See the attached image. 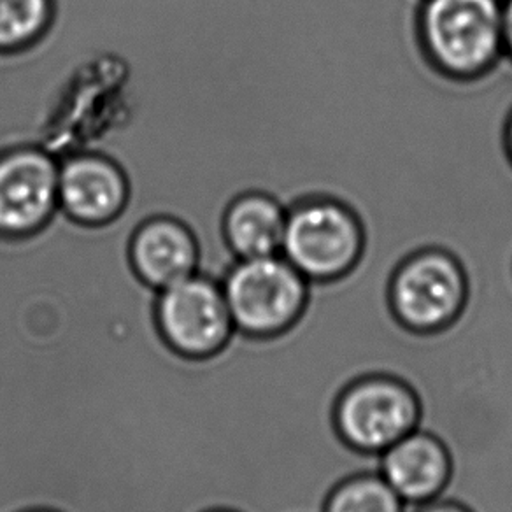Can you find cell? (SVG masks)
<instances>
[{
  "instance_id": "6da1fadb",
  "label": "cell",
  "mask_w": 512,
  "mask_h": 512,
  "mask_svg": "<svg viewBox=\"0 0 512 512\" xmlns=\"http://www.w3.org/2000/svg\"><path fill=\"white\" fill-rule=\"evenodd\" d=\"M418 36L435 71L483 78L505 55L502 0H423Z\"/></svg>"
},
{
  "instance_id": "7a4b0ae2",
  "label": "cell",
  "mask_w": 512,
  "mask_h": 512,
  "mask_svg": "<svg viewBox=\"0 0 512 512\" xmlns=\"http://www.w3.org/2000/svg\"><path fill=\"white\" fill-rule=\"evenodd\" d=\"M363 253L362 221L341 200L311 197L288 209L281 255L311 285L348 278L362 265Z\"/></svg>"
},
{
  "instance_id": "3957f363",
  "label": "cell",
  "mask_w": 512,
  "mask_h": 512,
  "mask_svg": "<svg viewBox=\"0 0 512 512\" xmlns=\"http://www.w3.org/2000/svg\"><path fill=\"white\" fill-rule=\"evenodd\" d=\"M221 286L235 332L253 341L292 328L311 299V283L283 255L242 258Z\"/></svg>"
},
{
  "instance_id": "277c9868",
  "label": "cell",
  "mask_w": 512,
  "mask_h": 512,
  "mask_svg": "<svg viewBox=\"0 0 512 512\" xmlns=\"http://www.w3.org/2000/svg\"><path fill=\"white\" fill-rule=\"evenodd\" d=\"M469 293V269L446 249L409 253L388 276L393 316L414 332H435L451 325L467 306Z\"/></svg>"
},
{
  "instance_id": "5b68a950",
  "label": "cell",
  "mask_w": 512,
  "mask_h": 512,
  "mask_svg": "<svg viewBox=\"0 0 512 512\" xmlns=\"http://www.w3.org/2000/svg\"><path fill=\"white\" fill-rule=\"evenodd\" d=\"M155 328L165 348L186 362L214 360L237 339L223 286L199 274L158 292Z\"/></svg>"
},
{
  "instance_id": "8992f818",
  "label": "cell",
  "mask_w": 512,
  "mask_h": 512,
  "mask_svg": "<svg viewBox=\"0 0 512 512\" xmlns=\"http://www.w3.org/2000/svg\"><path fill=\"white\" fill-rule=\"evenodd\" d=\"M334 420L348 446L365 455H381L420 428V400L399 377L370 374L342 390Z\"/></svg>"
},
{
  "instance_id": "52a82bcc",
  "label": "cell",
  "mask_w": 512,
  "mask_h": 512,
  "mask_svg": "<svg viewBox=\"0 0 512 512\" xmlns=\"http://www.w3.org/2000/svg\"><path fill=\"white\" fill-rule=\"evenodd\" d=\"M377 470L395 493L414 507L441 498L453 463L442 439L420 427L381 453Z\"/></svg>"
},
{
  "instance_id": "ba28073f",
  "label": "cell",
  "mask_w": 512,
  "mask_h": 512,
  "mask_svg": "<svg viewBox=\"0 0 512 512\" xmlns=\"http://www.w3.org/2000/svg\"><path fill=\"white\" fill-rule=\"evenodd\" d=\"M60 172L37 151H16L0 160V228L25 232L43 223L58 199Z\"/></svg>"
},
{
  "instance_id": "9c48e42d",
  "label": "cell",
  "mask_w": 512,
  "mask_h": 512,
  "mask_svg": "<svg viewBox=\"0 0 512 512\" xmlns=\"http://www.w3.org/2000/svg\"><path fill=\"white\" fill-rule=\"evenodd\" d=\"M130 256L137 278L157 292L197 274L199 264L192 235L171 220L144 225L132 242Z\"/></svg>"
},
{
  "instance_id": "30bf717a",
  "label": "cell",
  "mask_w": 512,
  "mask_h": 512,
  "mask_svg": "<svg viewBox=\"0 0 512 512\" xmlns=\"http://www.w3.org/2000/svg\"><path fill=\"white\" fill-rule=\"evenodd\" d=\"M125 181L114 165L102 158H76L58 179V199L67 213L83 223L111 218L125 200Z\"/></svg>"
},
{
  "instance_id": "8fae6325",
  "label": "cell",
  "mask_w": 512,
  "mask_h": 512,
  "mask_svg": "<svg viewBox=\"0 0 512 512\" xmlns=\"http://www.w3.org/2000/svg\"><path fill=\"white\" fill-rule=\"evenodd\" d=\"M288 209L265 193H248L234 202L225 218L230 248L242 258L281 255Z\"/></svg>"
},
{
  "instance_id": "7c38bea8",
  "label": "cell",
  "mask_w": 512,
  "mask_h": 512,
  "mask_svg": "<svg viewBox=\"0 0 512 512\" xmlns=\"http://www.w3.org/2000/svg\"><path fill=\"white\" fill-rule=\"evenodd\" d=\"M409 505L379 470H362L330 491L323 512H407Z\"/></svg>"
},
{
  "instance_id": "4fadbf2b",
  "label": "cell",
  "mask_w": 512,
  "mask_h": 512,
  "mask_svg": "<svg viewBox=\"0 0 512 512\" xmlns=\"http://www.w3.org/2000/svg\"><path fill=\"white\" fill-rule=\"evenodd\" d=\"M48 16V0H0V46H15L37 34Z\"/></svg>"
},
{
  "instance_id": "5bb4252c",
  "label": "cell",
  "mask_w": 512,
  "mask_h": 512,
  "mask_svg": "<svg viewBox=\"0 0 512 512\" xmlns=\"http://www.w3.org/2000/svg\"><path fill=\"white\" fill-rule=\"evenodd\" d=\"M407 512H472L465 505L451 500V498H435L427 504L414 505L409 507Z\"/></svg>"
},
{
  "instance_id": "9a60e30c",
  "label": "cell",
  "mask_w": 512,
  "mask_h": 512,
  "mask_svg": "<svg viewBox=\"0 0 512 512\" xmlns=\"http://www.w3.org/2000/svg\"><path fill=\"white\" fill-rule=\"evenodd\" d=\"M505 55L512 58V0H502Z\"/></svg>"
},
{
  "instance_id": "2e32d148",
  "label": "cell",
  "mask_w": 512,
  "mask_h": 512,
  "mask_svg": "<svg viewBox=\"0 0 512 512\" xmlns=\"http://www.w3.org/2000/svg\"><path fill=\"white\" fill-rule=\"evenodd\" d=\"M505 150H507V155L511 158L512 164V113L509 120H507V125H505Z\"/></svg>"
},
{
  "instance_id": "e0dca14e",
  "label": "cell",
  "mask_w": 512,
  "mask_h": 512,
  "mask_svg": "<svg viewBox=\"0 0 512 512\" xmlns=\"http://www.w3.org/2000/svg\"><path fill=\"white\" fill-rule=\"evenodd\" d=\"M206 512H242L239 509H234V507H214V509H209Z\"/></svg>"
},
{
  "instance_id": "ac0fdd59",
  "label": "cell",
  "mask_w": 512,
  "mask_h": 512,
  "mask_svg": "<svg viewBox=\"0 0 512 512\" xmlns=\"http://www.w3.org/2000/svg\"><path fill=\"white\" fill-rule=\"evenodd\" d=\"M23 512H60V511H55V509H46V507H39V509H29V511H23Z\"/></svg>"
},
{
  "instance_id": "d6986e66",
  "label": "cell",
  "mask_w": 512,
  "mask_h": 512,
  "mask_svg": "<svg viewBox=\"0 0 512 512\" xmlns=\"http://www.w3.org/2000/svg\"><path fill=\"white\" fill-rule=\"evenodd\" d=\"M309 309H311V307H309ZM311 311H313V309H311ZM313 313H314V311H313ZM314 316H316V313H314ZM316 318H318V316H316ZM318 321H320V320H318ZM320 325H321V323H320ZM321 330H323V327H321ZM323 334H325V332H323ZM325 337H327V335H325ZM327 342H328V339H327ZM328 346H330V342H328ZM330 349H332V348H330ZM332 353H334V351H332ZM335 360H337V358H335ZM337 363H339V362H337ZM339 365H341V363H339ZM341 369H342V367H341ZM342 370H344V369H342ZM344 372H346V370H344ZM346 374H348V372H346ZM348 376H349V374H348ZM351 381H353V379H351Z\"/></svg>"
}]
</instances>
